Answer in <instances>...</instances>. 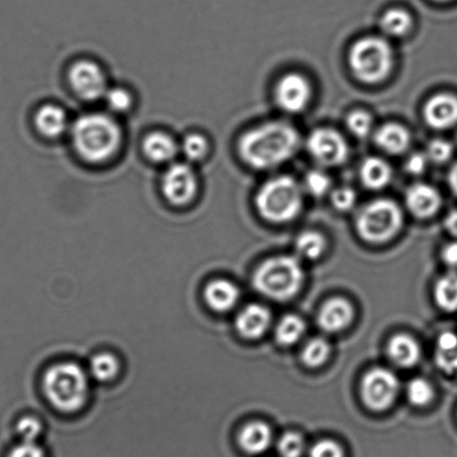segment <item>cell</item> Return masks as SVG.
<instances>
[{
  "label": "cell",
  "instance_id": "30",
  "mask_svg": "<svg viewBox=\"0 0 457 457\" xmlns=\"http://www.w3.org/2000/svg\"><path fill=\"white\" fill-rule=\"evenodd\" d=\"M330 345L327 340L316 338L310 340L302 353V361L308 367L316 368L325 363L330 354Z\"/></svg>",
  "mask_w": 457,
  "mask_h": 457
},
{
  "label": "cell",
  "instance_id": "10",
  "mask_svg": "<svg viewBox=\"0 0 457 457\" xmlns=\"http://www.w3.org/2000/svg\"><path fill=\"white\" fill-rule=\"evenodd\" d=\"M69 79L73 91L86 101L104 99L108 92V79L104 69L96 62L81 60L71 66Z\"/></svg>",
  "mask_w": 457,
  "mask_h": 457
},
{
  "label": "cell",
  "instance_id": "27",
  "mask_svg": "<svg viewBox=\"0 0 457 457\" xmlns=\"http://www.w3.org/2000/svg\"><path fill=\"white\" fill-rule=\"evenodd\" d=\"M304 331V321L300 317L288 314L279 321L277 332H275V338L279 345H292L301 339Z\"/></svg>",
  "mask_w": 457,
  "mask_h": 457
},
{
  "label": "cell",
  "instance_id": "23",
  "mask_svg": "<svg viewBox=\"0 0 457 457\" xmlns=\"http://www.w3.org/2000/svg\"><path fill=\"white\" fill-rule=\"evenodd\" d=\"M388 353L396 365L410 368L415 366L420 358V345L407 335L395 336L388 345Z\"/></svg>",
  "mask_w": 457,
  "mask_h": 457
},
{
  "label": "cell",
  "instance_id": "4",
  "mask_svg": "<svg viewBox=\"0 0 457 457\" xmlns=\"http://www.w3.org/2000/svg\"><path fill=\"white\" fill-rule=\"evenodd\" d=\"M257 211L270 223L282 224L295 220L303 205L302 187L288 176L266 181L256 195Z\"/></svg>",
  "mask_w": 457,
  "mask_h": 457
},
{
  "label": "cell",
  "instance_id": "11",
  "mask_svg": "<svg viewBox=\"0 0 457 457\" xmlns=\"http://www.w3.org/2000/svg\"><path fill=\"white\" fill-rule=\"evenodd\" d=\"M398 390L397 377L384 368H375L368 372L362 380L363 402L374 411L387 410L396 399Z\"/></svg>",
  "mask_w": 457,
  "mask_h": 457
},
{
  "label": "cell",
  "instance_id": "25",
  "mask_svg": "<svg viewBox=\"0 0 457 457\" xmlns=\"http://www.w3.org/2000/svg\"><path fill=\"white\" fill-rule=\"evenodd\" d=\"M435 299L444 312H457V273L450 272L439 278L435 287Z\"/></svg>",
  "mask_w": 457,
  "mask_h": 457
},
{
  "label": "cell",
  "instance_id": "7",
  "mask_svg": "<svg viewBox=\"0 0 457 457\" xmlns=\"http://www.w3.org/2000/svg\"><path fill=\"white\" fill-rule=\"evenodd\" d=\"M403 212L390 199H377L359 212L357 230L366 242L380 244L389 241L403 226Z\"/></svg>",
  "mask_w": 457,
  "mask_h": 457
},
{
  "label": "cell",
  "instance_id": "43",
  "mask_svg": "<svg viewBox=\"0 0 457 457\" xmlns=\"http://www.w3.org/2000/svg\"><path fill=\"white\" fill-rule=\"evenodd\" d=\"M443 261L452 269H457V241L447 244L442 252Z\"/></svg>",
  "mask_w": 457,
  "mask_h": 457
},
{
  "label": "cell",
  "instance_id": "6",
  "mask_svg": "<svg viewBox=\"0 0 457 457\" xmlns=\"http://www.w3.org/2000/svg\"><path fill=\"white\" fill-rule=\"evenodd\" d=\"M304 273L300 262L292 256L273 257L256 270L253 284L261 295L275 301H286L299 292Z\"/></svg>",
  "mask_w": 457,
  "mask_h": 457
},
{
  "label": "cell",
  "instance_id": "39",
  "mask_svg": "<svg viewBox=\"0 0 457 457\" xmlns=\"http://www.w3.org/2000/svg\"><path fill=\"white\" fill-rule=\"evenodd\" d=\"M439 370L446 374H456L457 372V347L451 349H437L435 356Z\"/></svg>",
  "mask_w": 457,
  "mask_h": 457
},
{
  "label": "cell",
  "instance_id": "17",
  "mask_svg": "<svg viewBox=\"0 0 457 457\" xmlns=\"http://www.w3.org/2000/svg\"><path fill=\"white\" fill-rule=\"evenodd\" d=\"M270 313L261 304H250L238 313L237 329L238 334L246 339L261 338L269 329Z\"/></svg>",
  "mask_w": 457,
  "mask_h": 457
},
{
  "label": "cell",
  "instance_id": "24",
  "mask_svg": "<svg viewBox=\"0 0 457 457\" xmlns=\"http://www.w3.org/2000/svg\"><path fill=\"white\" fill-rule=\"evenodd\" d=\"M412 19L410 12L402 8H392L385 12L380 19V29L392 37H403L410 33Z\"/></svg>",
  "mask_w": 457,
  "mask_h": 457
},
{
  "label": "cell",
  "instance_id": "28",
  "mask_svg": "<svg viewBox=\"0 0 457 457\" xmlns=\"http://www.w3.org/2000/svg\"><path fill=\"white\" fill-rule=\"evenodd\" d=\"M295 247L299 254L304 256L305 259L317 260L325 251L326 239L320 233L308 230V232L301 233L297 237Z\"/></svg>",
  "mask_w": 457,
  "mask_h": 457
},
{
  "label": "cell",
  "instance_id": "3",
  "mask_svg": "<svg viewBox=\"0 0 457 457\" xmlns=\"http://www.w3.org/2000/svg\"><path fill=\"white\" fill-rule=\"evenodd\" d=\"M43 389L57 411L72 414L86 406L90 383L86 370L78 363L61 362L46 372Z\"/></svg>",
  "mask_w": 457,
  "mask_h": 457
},
{
  "label": "cell",
  "instance_id": "29",
  "mask_svg": "<svg viewBox=\"0 0 457 457\" xmlns=\"http://www.w3.org/2000/svg\"><path fill=\"white\" fill-rule=\"evenodd\" d=\"M180 151L189 162H202L210 153V141L202 133H189L181 142Z\"/></svg>",
  "mask_w": 457,
  "mask_h": 457
},
{
  "label": "cell",
  "instance_id": "34",
  "mask_svg": "<svg viewBox=\"0 0 457 457\" xmlns=\"http://www.w3.org/2000/svg\"><path fill=\"white\" fill-rule=\"evenodd\" d=\"M425 154L428 156L429 162L443 165L451 161L454 154V146L450 141L444 139H434L428 142L426 146Z\"/></svg>",
  "mask_w": 457,
  "mask_h": 457
},
{
  "label": "cell",
  "instance_id": "1",
  "mask_svg": "<svg viewBox=\"0 0 457 457\" xmlns=\"http://www.w3.org/2000/svg\"><path fill=\"white\" fill-rule=\"evenodd\" d=\"M299 145L300 135L295 127L272 121L244 133L238 141V153L248 166L266 170L290 161Z\"/></svg>",
  "mask_w": 457,
  "mask_h": 457
},
{
  "label": "cell",
  "instance_id": "20",
  "mask_svg": "<svg viewBox=\"0 0 457 457\" xmlns=\"http://www.w3.org/2000/svg\"><path fill=\"white\" fill-rule=\"evenodd\" d=\"M37 130L47 137L63 136L70 127L69 117L65 110L56 104H46L37 110L35 115Z\"/></svg>",
  "mask_w": 457,
  "mask_h": 457
},
{
  "label": "cell",
  "instance_id": "21",
  "mask_svg": "<svg viewBox=\"0 0 457 457\" xmlns=\"http://www.w3.org/2000/svg\"><path fill=\"white\" fill-rule=\"evenodd\" d=\"M239 445L244 451L252 455H259L272 443V432L263 421H252L244 426L238 437Z\"/></svg>",
  "mask_w": 457,
  "mask_h": 457
},
{
  "label": "cell",
  "instance_id": "12",
  "mask_svg": "<svg viewBox=\"0 0 457 457\" xmlns=\"http://www.w3.org/2000/svg\"><path fill=\"white\" fill-rule=\"evenodd\" d=\"M274 97L279 109L287 113H300L312 101V87L303 75L288 73L279 79Z\"/></svg>",
  "mask_w": 457,
  "mask_h": 457
},
{
  "label": "cell",
  "instance_id": "38",
  "mask_svg": "<svg viewBox=\"0 0 457 457\" xmlns=\"http://www.w3.org/2000/svg\"><path fill=\"white\" fill-rule=\"evenodd\" d=\"M332 205L340 212L352 211L357 203V194L353 188L340 187L331 195Z\"/></svg>",
  "mask_w": 457,
  "mask_h": 457
},
{
  "label": "cell",
  "instance_id": "8",
  "mask_svg": "<svg viewBox=\"0 0 457 457\" xmlns=\"http://www.w3.org/2000/svg\"><path fill=\"white\" fill-rule=\"evenodd\" d=\"M198 187L196 171L189 163H171L162 176V194L175 206H186L192 203L197 196Z\"/></svg>",
  "mask_w": 457,
  "mask_h": 457
},
{
  "label": "cell",
  "instance_id": "18",
  "mask_svg": "<svg viewBox=\"0 0 457 457\" xmlns=\"http://www.w3.org/2000/svg\"><path fill=\"white\" fill-rule=\"evenodd\" d=\"M241 297L237 286L228 279H214L205 287V301L216 312H228L235 308Z\"/></svg>",
  "mask_w": 457,
  "mask_h": 457
},
{
  "label": "cell",
  "instance_id": "46",
  "mask_svg": "<svg viewBox=\"0 0 457 457\" xmlns=\"http://www.w3.org/2000/svg\"><path fill=\"white\" fill-rule=\"evenodd\" d=\"M435 2L447 3V2H452V0H435Z\"/></svg>",
  "mask_w": 457,
  "mask_h": 457
},
{
  "label": "cell",
  "instance_id": "41",
  "mask_svg": "<svg viewBox=\"0 0 457 457\" xmlns=\"http://www.w3.org/2000/svg\"><path fill=\"white\" fill-rule=\"evenodd\" d=\"M429 165V161L425 153H416L411 154L406 162V170L412 176L423 175Z\"/></svg>",
  "mask_w": 457,
  "mask_h": 457
},
{
  "label": "cell",
  "instance_id": "42",
  "mask_svg": "<svg viewBox=\"0 0 457 457\" xmlns=\"http://www.w3.org/2000/svg\"><path fill=\"white\" fill-rule=\"evenodd\" d=\"M8 457H46V454L37 443L23 441L12 448Z\"/></svg>",
  "mask_w": 457,
  "mask_h": 457
},
{
  "label": "cell",
  "instance_id": "36",
  "mask_svg": "<svg viewBox=\"0 0 457 457\" xmlns=\"http://www.w3.org/2000/svg\"><path fill=\"white\" fill-rule=\"evenodd\" d=\"M278 450L282 457H301L304 453L303 438L297 433H286L279 438Z\"/></svg>",
  "mask_w": 457,
  "mask_h": 457
},
{
  "label": "cell",
  "instance_id": "26",
  "mask_svg": "<svg viewBox=\"0 0 457 457\" xmlns=\"http://www.w3.org/2000/svg\"><path fill=\"white\" fill-rule=\"evenodd\" d=\"M120 362L112 353H102L92 358L90 374L101 383H108L119 375Z\"/></svg>",
  "mask_w": 457,
  "mask_h": 457
},
{
  "label": "cell",
  "instance_id": "2",
  "mask_svg": "<svg viewBox=\"0 0 457 457\" xmlns=\"http://www.w3.org/2000/svg\"><path fill=\"white\" fill-rule=\"evenodd\" d=\"M71 136L79 156L90 163L111 161L123 141L122 128L117 120L102 112L79 117L71 127Z\"/></svg>",
  "mask_w": 457,
  "mask_h": 457
},
{
  "label": "cell",
  "instance_id": "22",
  "mask_svg": "<svg viewBox=\"0 0 457 457\" xmlns=\"http://www.w3.org/2000/svg\"><path fill=\"white\" fill-rule=\"evenodd\" d=\"M359 176L366 188L380 190L387 187L392 181L393 170L384 159L370 157L362 162Z\"/></svg>",
  "mask_w": 457,
  "mask_h": 457
},
{
  "label": "cell",
  "instance_id": "5",
  "mask_svg": "<svg viewBox=\"0 0 457 457\" xmlns=\"http://www.w3.org/2000/svg\"><path fill=\"white\" fill-rule=\"evenodd\" d=\"M350 70L359 81L374 86L384 82L392 73L394 51L386 39L367 37L358 39L350 48Z\"/></svg>",
  "mask_w": 457,
  "mask_h": 457
},
{
  "label": "cell",
  "instance_id": "33",
  "mask_svg": "<svg viewBox=\"0 0 457 457\" xmlns=\"http://www.w3.org/2000/svg\"><path fill=\"white\" fill-rule=\"evenodd\" d=\"M104 100L109 109L115 113H126L131 109L133 99L131 93L124 87H109Z\"/></svg>",
  "mask_w": 457,
  "mask_h": 457
},
{
  "label": "cell",
  "instance_id": "14",
  "mask_svg": "<svg viewBox=\"0 0 457 457\" xmlns=\"http://www.w3.org/2000/svg\"><path fill=\"white\" fill-rule=\"evenodd\" d=\"M405 201L408 211L417 219H429L436 214L442 205L441 195L428 184L411 186L407 189Z\"/></svg>",
  "mask_w": 457,
  "mask_h": 457
},
{
  "label": "cell",
  "instance_id": "19",
  "mask_svg": "<svg viewBox=\"0 0 457 457\" xmlns=\"http://www.w3.org/2000/svg\"><path fill=\"white\" fill-rule=\"evenodd\" d=\"M375 144L386 154H402L410 148L411 133L402 124L386 123L375 131Z\"/></svg>",
  "mask_w": 457,
  "mask_h": 457
},
{
  "label": "cell",
  "instance_id": "40",
  "mask_svg": "<svg viewBox=\"0 0 457 457\" xmlns=\"http://www.w3.org/2000/svg\"><path fill=\"white\" fill-rule=\"evenodd\" d=\"M310 457H344V451L338 443L323 439L314 444L310 450Z\"/></svg>",
  "mask_w": 457,
  "mask_h": 457
},
{
  "label": "cell",
  "instance_id": "15",
  "mask_svg": "<svg viewBox=\"0 0 457 457\" xmlns=\"http://www.w3.org/2000/svg\"><path fill=\"white\" fill-rule=\"evenodd\" d=\"M353 305L347 300L335 297V299L328 301L321 308L318 323L321 329L335 334V332L347 328L353 321Z\"/></svg>",
  "mask_w": 457,
  "mask_h": 457
},
{
  "label": "cell",
  "instance_id": "44",
  "mask_svg": "<svg viewBox=\"0 0 457 457\" xmlns=\"http://www.w3.org/2000/svg\"><path fill=\"white\" fill-rule=\"evenodd\" d=\"M444 226L448 233L457 237V210L452 211L444 220Z\"/></svg>",
  "mask_w": 457,
  "mask_h": 457
},
{
  "label": "cell",
  "instance_id": "31",
  "mask_svg": "<svg viewBox=\"0 0 457 457\" xmlns=\"http://www.w3.org/2000/svg\"><path fill=\"white\" fill-rule=\"evenodd\" d=\"M407 397L412 405L425 406L433 401L434 389L428 380L416 378L407 386Z\"/></svg>",
  "mask_w": 457,
  "mask_h": 457
},
{
  "label": "cell",
  "instance_id": "9",
  "mask_svg": "<svg viewBox=\"0 0 457 457\" xmlns=\"http://www.w3.org/2000/svg\"><path fill=\"white\" fill-rule=\"evenodd\" d=\"M307 149L314 161L326 167L343 165L349 157L347 141L341 133L330 128H318L310 133Z\"/></svg>",
  "mask_w": 457,
  "mask_h": 457
},
{
  "label": "cell",
  "instance_id": "37",
  "mask_svg": "<svg viewBox=\"0 0 457 457\" xmlns=\"http://www.w3.org/2000/svg\"><path fill=\"white\" fill-rule=\"evenodd\" d=\"M16 430L21 441L37 442L39 435L42 434L43 426L41 421L35 419V417L26 416L19 420V423L16 425Z\"/></svg>",
  "mask_w": 457,
  "mask_h": 457
},
{
  "label": "cell",
  "instance_id": "35",
  "mask_svg": "<svg viewBox=\"0 0 457 457\" xmlns=\"http://www.w3.org/2000/svg\"><path fill=\"white\" fill-rule=\"evenodd\" d=\"M304 188L314 197H322L330 192V177L322 170L309 171L304 179Z\"/></svg>",
  "mask_w": 457,
  "mask_h": 457
},
{
  "label": "cell",
  "instance_id": "45",
  "mask_svg": "<svg viewBox=\"0 0 457 457\" xmlns=\"http://www.w3.org/2000/svg\"><path fill=\"white\" fill-rule=\"evenodd\" d=\"M448 185L451 190L457 197V162L453 165L450 172H448Z\"/></svg>",
  "mask_w": 457,
  "mask_h": 457
},
{
  "label": "cell",
  "instance_id": "16",
  "mask_svg": "<svg viewBox=\"0 0 457 457\" xmlns=\"http://www.w3.org/2000/svg\"><path fill=\"white\" fill-rule=\"evenodd\" d=\"M142 149L149 161L156 163H170L179 154L180 145L170 133L154 131L145 137Z\"/></svg>",
  "mask_w": 457,
  "mask_h": 457
},
{
  "label": "cell",
  "instance_id": "13",
  "mask_svg": "<svg viewBox=\"0 0 457 457\" xmlns=\"http://www.w3.org/2000/svg\"><path fill=\"white\" fill-rule=\"evenodd\" d=\"M426 123L435 130H447L457 124V96L448 93L430 97L423 109Z\"/></svg>",
  "mask_w": 457,
  "mask_h": 457
},
{
  "label": "cell",
  "instance_id": "32",
  "mask_svg": "<svg viewBox=\"0 0 457 457\" xmlns=\"http://www.w3.org/2000/svg\"><path fill=\"white\" fill-rule=\"evenodd\" d=\"M345 124H347L348 130L361 139L370 136L374 129L371 115L362 110L353 111L345 120Z\"/></svg>",
  "mask_w": 457,
  "mask_h": 457
}]
</instances>
